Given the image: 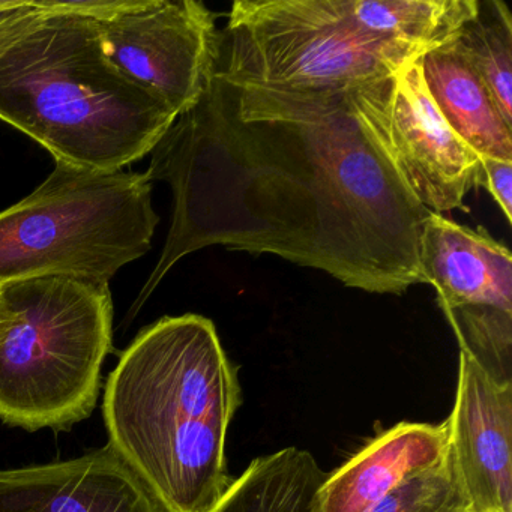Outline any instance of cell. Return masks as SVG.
<instances>
[{"label": "cell", "instance_id": "18", "mask_svg": "<svg viewBox=\"0 0 512 512\" xmlns=\"http://www.w3.org/2000/svg\"><path fill=\"white\" fill-rule=\"evenodd\" d=\"M475 187H482L491 194L503 217L508 223L512 221V163L479 158L476 170Z\"/></svg>", "mask_w": 512, "mask_h": 512}, {"label": "cell", "instance_id": "4", "mask_svg": "<svg viewBox=\"0 0 512 512\" xmlns=\"http://www.w3.org/2000/svg\"><path fill=\"white\" fill-rule=\"evenodd\" d=\"M112 341L109 284L71 277L0 283V419L59 431L89 418Z\"/></svg>", "mask_w": 512, "mask_h": 512}, {"label": "cell", "instance_id": "1", "mask_svg": "<svg viewBox=\"0 0 512 512\" xmlns=\"http://www.w3.org/2000/svg\"><path fill=\"white\" fill-rule=\"evenodd\" d=\"M389 80L289 92L212 77L152 149L145 176L170 185L173 218L134 310L182 257L211 245L275 254L364 292L424 283L419 244L431 212L389 149Z\"/></svg>", "mask_w": 512, "mask_h": 512}, {"label": "cell", "instance_id": "16", "mask_svg": "<svg viewBox=\"0 0 512 512\" xmlns=\"http://www.w3.org/2000/svg\"><path fill=\"white\" fill-rule=\"evenodd\" d=\"M454 43L512 127V14L508 5L502 0H476L475 13L461 26Z\"/></svg>", "mask_w": 512, "mask_h": 512}, {"label": "cell", "instance_id": "6", "mask_svg": "<svg viewBox=\"0 0 512 512\" xmlns=\"http://www.w3.org/2000/svg\"><path fill=\"white\" fill-rule=\"evenodd\" d=\"M419 53L350 25L334 0H236L218 31L214 77L289 92L359 88Z\"/></svg>", "mask_w": 512, "mask_h": 512}, {"label": "cell", "instance_id": "8", "mask_svg": "<svg viewBox=\"0 0 512 512\" xmlns=\"http://www.w3.org/2000/svg\"><path fill=\"white\" fill-rule=\"evenodd\" d=\"M95 26L110 62L178 116L214 77L220 29L199 0H115Z\"/></svg>", "mask_w": 512, "mask_h": 512}, {"label": "cell", "instance_id": "19", "mask_svg": "<svg viewBox=\"0 0 512 512\" xmlns=\"http://www.w3.org/2000/svg\"><path fill=\"white\" fill-rule=\"evenodd\" d=\"M35 8V0H0V46L19 31Z\"/></svg>", "mask_w": 512, "mask_h": 512}, {"label": "cell", "instance_id": "2", "mask_svg": "<svg viewBox=\"0 0 512 512\" xmlns=\"http://www.w3.org/2000/svg\"><path fill=\"white\" fill-rule=\"evenodd\" d=\"M241 401L214 323L163 317L140 331L107 379V445L161 511L211 512L232 481L226 437Z\"/></svg>", "mask_w": 512, "mask_h": 512}, {"label": "cell", "instance_id": "17", "mask_svg": "<svg viewBox=\"0 0 512 512\" xmlns=\"http://www.w3.org/2000/svg\"><path fill=\"white\" fill-rule=\"evenodd\" d=\"M466 350L500 382H512V313L490 307H460L443 311Z\"/></svg>", "mask_w": 512, "mask_h": 512}, {"label": "cell", "instance_id": "14", "mask_svg": "<svg viewBox=\"0 0 512 512\" xmlns=\"http://www.w3.org/2000/svg\"><path fill=\"white\" fill-rule=\"evenodd\" d=\"M334 5L364 34L421 56L451 43L476 10V0H334Z\"/></svg>", "mask_w": 512, "mask_h": 512}, {"label": "cell", "instance_id": "3", "mask_svg": "<svg viewBox=\"0 0 512 512\" xmlns=\"http://www.w3.org/2000/svg\"><path fill=\"white\" fill-rule=\"evenodd\" d=\"M115 0H43L0 47V119L56 163L116 172L151 154L178 115L104 55L95 19Z\"/></svg>", "mask_w": 512, "mask_h": 512}, {"label": "cell", "instance_id": "9", "mask_svg": "<svg viewBox=\"0 0 512 512\" xmlns=\"http://www.w3.org/2000/svg\"><path fill=\"white\" fill-rule=\"evenodd\" d=\"M419 59L389 80L383 119L401 178L425 209L442 215L463 208L464 197L475 188L479 157L443 121L425 88Z\"/></svg>", "mask_w": 512, "mask_h": 512}, {"label": "cell", "instance_id": "12", "mask_svg": "<svg viewBox=\"0 0 512 512\" xmlns=\"http://www.w3.org/2000/svg\"><path fill=\"white\" fill-rule=\"evenodd\" d=\"M419 263L442 311L490 307L512 313L511 251L482 227L473 230L431 212L422 227Z\"/></svg>", "mask_w": 512, "mask_h": 512}, {"label": "cell", "instance_id": "13", "mask_svg": "<svg viewBox=\"0 0 512 512\" xmlns=\"http://www.w3.org/2000/svg\"><path fill=\"white\" fill-rule=\"evenodd\" d=\"M419 61L425 88L448 127L479 158L512 163V127L454 40Z\"/></svg>", "mask_w": 512, "mask_h": 512}, {"label": "cell", "instance_id": "5", "mask_svg": "<svg viewBox=\"0 0 512 512\" xmlns=\"http://www.w3.org/2000/svg\"><path fill=\"white\" fill-rule=\"evenodd\" d=\"M145 173L56 163L22 202L0 212V283L71 277L110 283L151 250L160 218Z\"/></svg>", "mask_w": 512, "mask_h": 512}, {"label": "cell", "instance_id": "15", "mask_svg": "<svg viewBox=\"0 0 512 512\" xmlns=\"http://www.w3.org/2000/svg\"><path fill=\"white\" fill-rule=\"evenodd\" d=\"M326 475L310 452L281 449L232 479L211 512H310Z\"/></svg>", "mask_w": 512, "mask_h": 512}, {"label": "cell", "instance_id": "10", "mask_svg": "<svg viewBox=\"0 0 512 512\" xmlns=\"http://www.w3.org/2000/svg\"><path fill=\"white\" fill-rule=\"evenodd\" d=\"M445 424L476 512H512V382H500L460 350L457 395Z\"/></svg>", "mask_w": 512, "mask_h": 512}, {"label": "cell", "instance_id": "7", "mask_svg": "<svg viewBox=\"0 0 512 512\" xmlns=\"http://www.w3.org/2000/svg\"><path fill=\"white\" fill-rule=\"evenodd\" d=\"M310 512H476L445 422H400L326 475Z\"/></svg>", "mask_w": 512, "mask_h": 512}, {"label": "cell", "instance_id": "11", "mask_svg": "<svg viewBox=\"0 0 512 512\" xmlns=\"http://www.w3.org/2000/svg\"><path fill=\"white\" fill-rule=\"evenodd\" d=\"M0 512H163L109 445L73 460L0 470Z\"/></svg>", "mask_w": 512, "mask_h": 512}]
</instances>
